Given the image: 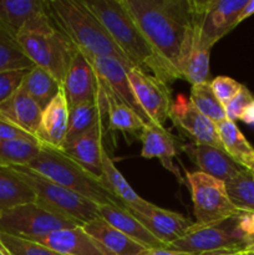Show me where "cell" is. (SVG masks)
<instances>
[{
  "instance_id": "8fae6325",
  "label": "cell",
  "mask_w": 254,
  "mask_h": 255,
  "mask_svg": "<svg viewBox=\"0 0 254 255\" xmlns=\"http://www.w3.org/2000/svg\"><path fill=\"white\" fill-rule=\"evenodd\" d=\"M0 24L15 36L20 32H51L56 29L42 0H0Z\"/></svg>"
},
{
  "instance_id": "7bdbcfd3",
  "label": "cell",
  "mask_w": 254,
  "mask_h": 255,
  "mask_svg": "<svg viewBox=\"0 0 254 255\" xmlns=\"http://www.w3.org/2000/svg\"><path fill=\"white\" fill-rule=\"evenodd\" d=\"M254 14V0H247L246 5L243 6V9L241 10L238 15V19H237V24H241L243 20H246L247 17L252 16Z\"/></svg>"
},
{
  "instance_id": "83f0119b",
  "label": "cell",
  "mask_w": 254,
  "mask_h": 255,
  "mask_svg": "<svg viewBox=\"0 0 254 255\" xmlns=\"http://www.w3.org/2000/svg\"><path fill=\"white\" fill-rule=\"evenodd\" d=\"M102 179H104V183L106 184L110 192L117 199H120L127 209L142 208L149 203L133 191L127 179L117 169L116 164L114 163L106 149H104V152H102Z\"/></svg>"
},
{
  "instance_id": "4fadbf2b",
  "label": "cell",
  "mask_w": 254,
  "mask_h": 255,
  "mask_svg": "<svg viewBox=\"0 0 254 255\" xmlns=\"http://www.w3.org/2000/svg\"><path fill=\"white\" fill-rule=\"evenodd\" d=\"M86 57L90 61V64L92 65V67H94V71L96 74L97 80L102 85H105L117 99H120L125 105H127L142 120V122L146 126L153 124L149 120V117L144 114L141 105L137 101L136 95H134L133 90H132L128 76H127V71L128 70L126 69V66L121 61H119L115 57L107 56Z\"/></svg>"
},
{
  "instance_id": "44dd1931",
  "label": "cell",
  "mask_w": 254,
  "mask_h": 255,
  "mask_svg": "<svg viewBox=\"0 0 254 255\" xmlns=\"http://www.w3.org/2000/svg\"><path fill=\"white\" fill-rule=\"evenodd\" d=\"M139 138L142 141L141 156L143 158H158L164 168L181 178L178 169L173 164V158L178 154L182 147L178 146V139L176 136L167 131L163 126L152 124L144 126Z\"/></svg>"
},
{
  "instance_id": "836d02e7",
  "label": "cell",
  "mask_w": 254,
  "mask_h": 255,
  "mask_svg": "<svg viewBox=\"0 0 254 255\" xmlns=\"http://www.w3.org/2000/svg\"><path fill=\"white\" fill-rule=\"evenodd\" d=\"M189 100L193 106L213 124L217 125L227 120L224 106L218 101L208 81L192 86Z\"/></svg>"
},
{
  "instance_id": "7a4b0ae2",
  "label": "cell",
  "mask_w": 254,
  "mask_h": 255,
  "mask_svg": "<svg viewBox=\"0 0 254 255\" xmlns=\"http://www.w3.org/2000/svg\"><path fill=\"white\" fill-rule=\"evenodd\" d=\"M128 61L166 85L181 79L178 72L154 50L125 7L122 0H84Z\"/></svg>"
},
{
  "instance_id": "4dcf8cb0",
  "label": "cell",
  "mask_w": 254,
  "mask_h": 255,
  "mask_svg": "<svg viewBox=\"0 0 254 255\" xmlns=\"http://www.w3.org/2000/svg\"><path fill=\"white\" fill-rule=\"evenodd\" d=\"M35 65L26 56L16 36L0 24V72L30 70Z\"/></svg>"
},
{
  "instance_id": "cb8c5ba5",
  "label": "cell",
  "mask_w": 254,
  "mask_h": 255,
  "mask_svg": "<svg viewBox=\"0 0 254 255\" xmlns=\"http://www.w3.org/2000/svg\"><path fill=\"white\" fill-rule=\"evenodd\" d=\"M36 202L30 184L12 166H0V217L15 207Z\"/></svg>"
},
{
  "instance_id": "9c48e42d",
  "label": "cell",
  "mask_w": 254,
  "mask_h": 255,
  "mask_svg": "<svg viewBox=\"0 0 254 255\" xmlns=\"http://www.w3.org/2000/svg\"><path fill=\"white\" fill-rule=\"evenodd\" d=\"M74 227L77 224L37 202L15 207L0 217V233L30 242H36L59 229Z\"/></svg>"
},
{
  "instance_id": "1f68e13d",
  "label": "cell",
  "mask_w": 254,
  "mask_h": 255,
  "mask_svg": "<svg viewBox=\"0 0 254 255\" xmlns=\"http://www.w3.org/2000/svg\"><path fill=\"white\" fill-rule=\"evenodd\" d=\"M209 56L211 50L193 46L179 65L181 79L188 81L192 86L207 82L209 76Z\"/></svg>"
},
{
  "instance_id": "4316f807",
  "label": "cell",
  "mask_w": 254,
  "mask_h": 255,
  "mask_svg": "<svg viewBox=\"0 0 254 255\" xmlns=\"http://www.w3.org/2000/svg\"><path fill=\"white\" fill-rule=\"evenodd\" d=\"M216 126L222 146L227 154L244 169L253 171L254 148L238 128L236 122L224 120Z\"/></svg>"
},
{
  "instance_id": "60d3db41",
  "label": "cell",
  "mask_w": 254,
  "mask_h": 255,
  "mask_svg": "<svg viewBox=\"0 0 254 255\" xmlns=\"http://www.w3.org/2000/svg\"><path fill=\"white\" fill-rule=\"evenodd\" d=\"M238 227L247 237L254 238V211L242 212L238 217Z\"/></svg>"
},
{
  "instance_id": "c3c4849f",
  "label": "cell",
  "mask_w": 254,
  "mask_h": 255,
  "mask_svg": "<svg viewBox=\"0 0 254 255\" xmlns=\"http://www.w3.org/2000/svg\"><path fill=\"white\" fill-rule=\"evenodd\" d=\"M243 255H253V254H251V253H249V252H244Z\"/></svg>"
},
{
  "instance_id": "603a6c76",
  "label": "cell",
  "mask_w": 254,
  "mask_h": 255,
  "mask_svg": "<svg viewBox=\"0 0 254 255\" xmlns=\"http://www.w3.org/2000/svg\"><path fill=\"white\" fill-rule=\"evenodd\" d=\"M42 109L20 87L0 105V117L35 137L41 120Z\"/></svg>"
},
{
  "instance_id": "f6af8a7d",
  "label": "cell",
  "mask_w": 254,
  "mask_h": 255,
  "mask_svg": "<svg viewBox=\"0 0 254 255\" xmlns=\"http://www.w3.org/2000/svg\"><path fill=\"white\" fill-rule=\"evenodd\" d=\"M244 252L238 251H214L208 252V253H203L201 255H243Z\"/></svg>"
},
{
  "instance_id": "d4e9b609",
  "label": "cell",
  "mask_w": 254,
  "mask_h": 255,
  "mask_svg": "<svg viewBox=\"0 0 254 255\" xmlns=\"http://www.w3.org/2000/svg\"><path fill=\"white\" fill-rule=\"evenodd\" d=\"M82 228L114 255H137L147 249L107 223L101 217L84 224Z\"/></svg>"
},
{
  "instance_id": "8d00e7d4",
  "label": "cell",
  "mask_w": 254,
  "mask_h": 255,
  "mask_svg": "<svg viewBox=\"0 0 254 255\" xmlns=\"http://www.w3.org/2000/svg\"><path fill=\"white\" fill-rule=\"evenodd\" d=\"M254 105V96L246 86H242L238 94L224 106L227 120L236 122L241 120L242 116L246 114L247 110Z\"/></svg>"
},
{
  "instance_id": "484cf974",
  "label": "cell",
  "mask_w": 254,
  "mask_h": 255,
  "mask_svg": "<svg viewBox=\"0 0 254 255\" xmlns=\"http://www.w3.org/2000/svg\"><path fill=\"white\" fill-rule=\"evenodd\" d=\"M105 115H107L106 100L99 85V92L95 100L76 105L70 109L66 142L76 138L77 136L85 133L97 124L104 121Z\"/></svg>"
},
{
  "instance_id": "ba28073f",
  "label": "cell",
  "mask_w": 254,
  "mask_h": 255,
  "mask_svg": "<svg viewBox=\"0 0 254 255\" xmlns=\"http://www.w3.org/2000/svg\"><path fill=\"white\" fill-rule=\"evenodd\" d=\"M16 39L35 66L64 82L77 47L61 31L55 29L51 32H20Z\"/></svg>"
},
{
  "instance_id": "b9f144b4",
  "label": "cell",
  "mask_w": 254,
  "mask_h": 255,
  "mask_svg": "<svg viewBox=\"0 0 254 255\" xmlns=\"http://www.w3.org/2000/svg\"><path fill=\"white\" fill-rule=\"evenodd\" d=\"M137 255H192V254L173 251V249H169V248H147V249H143L141 253Z\"/></svg>"
},
{
  "instance_id": "30bf717a",
  "label": "cell",
  "mask_w": 254,
  "mask_h": 255,
  "mask_svg": "<svg viewBox=\"0 0 254 255\" xmlns=\"http://www.w3.org/2000/svg\"><path fill=\"white\" fill-rule=\"evenodd\" d=\"M197 224H211L236 218L239 212L229 199L226 184L202 172H187Z\"/></svg>"
},
{
  "instance_id": "3957f363",
  "label": "cell",
  "mask_w": 254,
  "mask_h": 255,
  "mask_svg": "<svg viewBox=\"0 0 254 255\" xmlns=\"http://www.w3.org/2000/svg\"><path fill=\"white\" fill-rule=\"evenodd\" d=\"M47 10L55 27L61 31L86 56L115 57L126 66L133 69L111 35L85 5L84 0H49Z\"/></svg>"
},
{
  "instance_id": "ab89813d",
  "label": "cell",
  "mask_w": 254,
  "mask_h": 255,
  "mask_svg": "<svg viewBox=\"0 0 254 255\" xmlns=\"http://www.w3.org/2000/svg\"><path fill=\"white\" fill-rule=\"evenodd\" d=\"M0 139H21V141L37 142L35 137L26 133L22 129L17 128L14 125L9 124L7 121L0 117ZM39 143V142H37ZM40 144V143H39Z\"/></svg>"
},
{
  "instance_id": "2e32d148",
  "label": "cell",
  "mask_w": 254,
  "mask_h": 255,
  "mask_svg": "<svg viewBox=\"0 0 254 255\" xmlns=\"http://www.w3.org/2000/svg\"><path fill=\"white\" fill-rule=\"evenodd\" d=\"M62 89L70 109L76 105L92 101L97 96L99 84L94 67L79 49H76L70 62L69 70L62 82Z\"/></svg>"
},
{
  "instance_id": "f35d334b",
  "label": "cell",
  "mask_w": 254,
  "mask_h": 255,
  "mask_svg": "<svg viewBox=\"0 0 254 255\" xmlns=\"http://www.w3.org/2000/svg\"><path fill=\"white\" fill-rule=\"evenodd\" d=\"M29 70H14L0 72V105L11 97L22 84Z\"/></svg>"
},
{
  "instance_id": "277c9868",
  "label": "cell",
  "mask_w": 254,
  "mask_h": 255,
  "mask_svg": "<svg viewBox=\"0 0 254 255\" xmlns=\"http://www.w3.org/2000/svg\"><path fill=\"white\" fill-rule=\"evenodd\" d=\"M26 167L54 183L94 202L97 206L115 204L126 208L125 204L110 192L101 178L87 172L59 149L40 146L39 153Z\"/></svg>"
},
{
  "instance_id": "d590c367",
  "label": "cell",
  "mask_w": 254,
  "mask_h": 255,
  "mask_svg": "<svg viewBox=\"0 0 254 255\" xmlns=\"http://www.w3.org/2000/svg\"><path fill=\"white\" fill-rule=\"evenodd\" d=\"M1 239L10 255H64L35 242L16 238L7 234L1 233Z\"/></svg>"
},
{
  "instance_id": "8992f818",
  "label": "cell",
  "mask_w": 254,
  "mask_h": 255,
  "mask_svg": "<svg viewBox=\"0 0 254 255\" xmlns=\"http://www.w3.org/2000/svg\"><path fill=\"white\" fill-rule=\"evenodd\" d=\"M254 247V238L247 237L239 229L236 218L211 224L194 223L187 233L167 248L192 255L214 251L246 252Z\"/></svg>"
},
{
  "instance_id": "ffe728a7",
  "label": "cell",
  "mask_w": 254,
  "mask_h": 255,
  "mask_svg": "<svg viewBox=\"0 0 254 255\" xmlns=\"http://www.w3.org/2000/svg\"><path fill=\"white\" fill-rule=\"evenodd\" d=\"M102 137L104 121L76 138L66 142L62 152L87 172L102 179V152L105 149L102 146Z\"/></svg>"
},
{
  "instance_id": "6da1fadb",
  "label": "cell",
  "mask_w": 254,
  "mask_h": 255,
  "mask_svg": "<svg viewBox=\"0 0 254 255\" xmlns=\"http://www.w3.org/2000/svg\"><path fill=\"white\" fill-rule=\"evenodd\" d=\"M122 2L149 44L179 74V65L193 41L191 0Z\"/></svg>"
},
{
  "instance_id": "e0dca14e",
  "label": "cell",
  "mask_w": 254,
  "mask_h": 255,
  "mask_svg": "<svg viewBox=\"0 0 254 255\" xmlns=\"http://www.w3.org/2000/svg\"><path fill=\"white\" fill-rule=\"evenodd\" d=\"M70 107L61 87L56 97L42 110L40 125L35 133L40 146L62 151L66 143Z\"/></svg>"
},
{
  "instance_id": "f1b7e54d",
  "label": "cell",
  "mask_w": 254,
  "mask_h": 255,
  "mask_svg": "<svg viewBox=\"0 0 254 255\" xmlns=\"http://www.w3.org/2000/svg\"><path fill=\"white\" fill-rule=\"evenodd\" d=\"M102 92H104L105 100H106L107 107V120H109L110 129L114 131L127 132V133H133L141 136L146 125L142 122V120L129 109L127 105L120 99H117L105 85L97 80Z\"/></svg>"
},
{
  "instance_id": "e575fe53",
  "label": "cell",
  "mask_w": 254,
  "mask_h": 255,
  "mask_svg": "<svg viewBox=\"0 0 254 255\" xmlns=\"http://www.w3.org/2000/svg\"><path fill=\"white\" fill-rule=\"evenodd\" d=\"M39 151L37 142L0 139V166H27Z\"/></svg>"
},
{
  "instance_id": "7c38bea8",
  "label": "cell",
  "mask_w": 254,
  "mask_h": 255,
  "mask_svg": "<svg viewBox=\"0 0 254 255\" xmlns=\"http://www.w3.org/2000/svg\"><path fill=\"white\" fill-rule=\"evenodd\" d=\"M127 76L144 114L153 124L163 126L166 120L169 119V111L173 104L168 85L137 67L128 70Z\"/></svg>"
},
{
  "instance_id": "f546056e",
  "label": "cell",
  "mask_w": 254,
  "mask_h": 255,
  "mask_svg": "<svg viewBox=\"0 0 254 255\" xmlns=\"http://www.w3.org/2000/svg\"><path fill=\"white\" fill-rule=\"evenodd\" d=\"M20 87L44 110L59 94L62 84L49 71L34 66L27 71Z\"/></svg>"
},
{
  "instance_id": "ac0fdd59",
  "label": "cell",
  "mask_w": 254,
  "mask_h": 255,
  "mask_svg": "<svg viewBox=\"0 0 254 255\" xmlns=\"http://www.w3.org/2000/svg\"><path fill=\"white\" fill-rule=\"evenodd\" d=\"M182 151L199 168V172L222 182H228L243 171V167L233 161L226 151L208 144L187 143L181 147Z\"/></svg>"
},
{
  "instance_id": "bcb514c9",
  "label": "cell",
  "mask_w": 254,
  "mask_h": 255,
  "mask_svg": "<svg viewBox=\"0 0 254 255\" xmlns=\"http://www.w3.org/2000/svg\"><path fill=\"white\" fill-rule=\"evenodd\" d=\"M0 255H10L9 251L6 249L5 244L2 243V239H1V233H0Z\"/></svg>"
},
{
  "instance_id": "7dc6e473",
  "label": "cell",
  "mask_w": 254,
  "mask_h": 255,
  "mask_svg": "<svg viewBox=\"0 0 254 255\" xmlns=\"http://www.w3.org/2000/svg\"><path fill=\"white\" fill-rule=\"evenodd\" d=\"M246 252H249V253H251V254H253V255H254V247H253V248L248 249V251H246Z\"/></svg>"
},
{
  "instance_id": "ee69618b",
  "label": "cell",
  "mask_w": 254,
  "mask_h": 255,
  "mask_svg": "<svg viewBox=\"0 0 254 255\" xmlns=\"http://www.w3.org/2000/svg\"><path fill=\"white\" fill-rule=\"evenodd\" d=\"M242 121L247 122V124H254V105L249 107L246 111V114L242 116Z\"/></svg>"
},
{
  "instance_id": "52a82bcc",
  "label": "cell",
  "mask_w": 254,
  "mask_h": 255,
  "mask_svg": "<svg viewBox=\"0 0 254 255\" xmlns=\"http://www.w3.org/2000/svg\"><path fill=\"white\" fill-rule=\"evenodd\" d=\"M246 2L247 0H191L192 47L211 50L238 25L237 19Z\"/></svg>"
},
{
  "instance_id": "d6986e66",
  "label": "cell",
  "mask_w": 254,
  "mask_h": 255,
  "mask_svg": "<svg viewBox=\"0 0 254 255\" xmlns=\"http://www.w3.org/2000/svg\"><path fill=\"white\" fill-rule=\"evenodd\" d=\"M35 243L64 255H114L79 226L55 231Z\"/></svg>"
},
{
  "instance_id": "74e56055",
  "label": "cell",
  "mask_w": 254,
  "mask_h": 255,
  "mask_svg": "<svg viewBox=\"0 0 254 255\" xmlns=\"http://www.w3.org/2000/svg\"><path fill=\"white\" fill-rule=\"evenodd\" d=\"M209 84H211V87L216 97L223 106H226L243 86V85L228 76H217Z\"/></svg>"
},
{
  "instance_id": "681fc988",
  "label": "cell",
  "mask_w": 254,
  "mask_h": 255,
  "mask_svg": "<svg viewBox=\"0 0 254 255\" xmlns=\"http://www.w3.org/2000/svg\"><path fill=\"white\" fill-rule=\"evenodd\" d=\"M252 172V173H253V176H254V169H253V171H251Z\"/></svg>"
},
{
  "instance_id": "7402d4cb",
  "label": "cell",
  "mask_w": 254,
  "mask_h": 255,
  "mask_svg": "<svg viewBox=\"0 0 254 255\" xmlns=\"http://www.w3.org/2000/svg\"><path fill=\"white\" fill-rule=\"evenodd\" d=\"M97 208L102 219L144 248H167V246L147 231L146 227L137 221L127 208L115 204H100Z\"/></svg>"
},
{
  "instance_id": "9a60e30c",
  "label": "cell",
  "mask_w": 254,
  "mask_h": 255,
  "mask_svg": "<svg viewBox=\"0 0 254 255\" xmlns=\"http://www.w3.org/2000/svg\"><path fill=\"white\" fill-rule=\"evenodd\" d=\"M128 211L146 227L147 231L167 247L181 239L194 224L182 214L159 208L152 203L142 208H128Z\"/></svg>"
},
{
  "instance_id": "d6a6232c",
  "label": "cell",
  "mask_w": 254,
  "mask_h": 255,
  "mask_svg": "<svg viewBox=\"0 0 254 255\" xmlns=\"http://www.w3.org/2000/svg\"><path fill=\"white\" fill-rule=\"evenodd\" d=\"M224 184L229 199L239 212L254 211V176L251 171L243 169Z\"/></svg>"
},
{
  "instance_id": "5bb4252c",
  "label": "cell",
  "mask_w": 254,
  "mask_h": 255,
  "mask_svg": "<svg viewBox=\"0 0 254 255\" xmlns=\"http://www.w3.org/2000/svg\"><path fill=\"white\" fill-rule=\"evenodd\" d=\"M169 119L193 141V143L208 144L224 151L216 124L201 114L184 95H178L173 101Z\"/></svg>"
},
{
  "instance_id": "5b68a950",
  "label": "cell",
  "mask_w": 254,
  "mask_h": 255,
  "mask_svg": "<svg viewBox=\"0 0 254 255\" xmlns=\"http://www.w3.org/2000/svg\"><path fill=\"white\" fill-rule=\"evenodd\" d=\"M21 173L36 196V202L45 208L65 217L82 227L99 216L97 204L80 194L54 183L26 166H12Z\"/></svg>"
}]
</instances>
